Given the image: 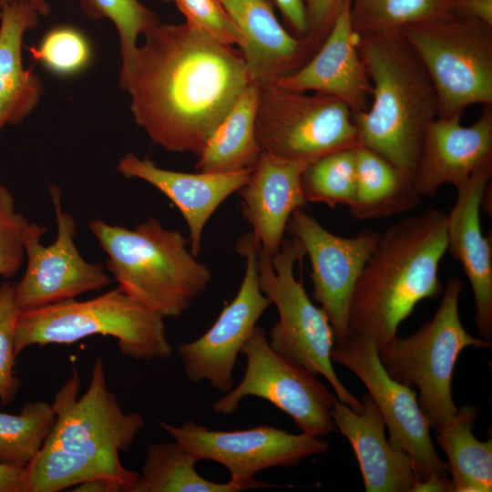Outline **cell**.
<instances>
[{"label": "cell", "mask_w": 492, "mask_h": 492, "mask_svg": "<svg viewBox=\"0 0 492 492\" xmlns=\"http://www.w3.org/2000/svg\"><path fill=\"white\" fill-rule=\"evenodd\" d=\"M143 36L118 83L134 120L164 149L199 157L253 82L247 64L233 46L187 21L159 23Z\"/></svg>", "instance_id": "1"}, {"label": "cell", "mask_w": 492, "mask_h": 492, "mask_svg": "<svg viewBox=\"0 0 492 492\" xmlns=\"http://www.w3.org/2000/svg\"><path fill=\"white\" fill-rule=\"evenodd\" d=\"M446 219L444 211L428 208L380 233L353 291L350 333L376 346L385 343L418 302L443 293L439 266L447 251Z\"/></svg>", "instance_id": "2"}, {"label": "cell", "mask_w": 492, "mask_h": 492, "mask_svg": "<svg viewBox=\"0 0 492 492\" xmlns=\"http://www.w3.org/2000/svg\"><path fill=\"white\" fill-rule=\"evenodd\" d=\"M372 103L354 115L359 146L413 179L425 130L438 116L435 88L402 32L360 36Z\"/></svg>", "instance_id": "3"}, {"label": "cell", "mask_w": 492, "mask_h": 492, "mask_svg": "<svg viewBox=\"0 0 492 492\" xmlns=\"http://www.w3.org/2000/svg\"><path fill=\"white\" fill-rule=\"evenodd\" d=\"M88 228L108 255L106 268L118 287L164 318L181 315L211 280L183 234L155 217L133 230L99 219Z\"/></svg>", "instance_id": "4"}, {"label": "cell", "mask_w": 492, "mask_h": 492, "mask_svg": "<svg viewBox=\"0 0 492 492\" xmlns=\"http://www.w3.org/2000/svg\"><path fill=\"white\" fill-rule=\"evenodd\" d=\"M164 319L117 287L86 301L20 311L15 354L31 345L70 344L100 334L116 338L120 353L134 360L167 359L173 349Z\"/></svg>", "instance_id": "5"}, {"label": "cell", "mask_w": 492, "mask_h": 492, "mask_svg": "<svg viewBox=\"0 0 492 492\" xmlns=\"http://www.w3.org/2000/svg\"><path fill=\"white\" fill-rule=\"evenodd\" d=\"M463 282L449 278L434 315L415 333L396 335L377 346L379 360L394 380L419 391L418 404L430 428L440 430L457 411L452 395L454 370L466 347L490 348L492 343L471 335L459 314Z\"/></svg>", "instance_id": "6"}, {"label": "cell", "mask_w": 492, "mask_h": 492, "mask_svg": "<svg viewBox=\"0 0 492 492\" xmlns=\"http://www.w3.org/2000/svg\"><path fill=\"white\" fill-rule=\"evenodd\" d=\"M304 256L300 244L292 238L284 239L272 257L259 245L260 289L275 304L279 313V321L269 332L270 346L311 373L322 374L338 400L360 412L361 400L347 390L333 367L331 353L334 340L329 319L321 307L312 302L302 282L295 278L294 265Z\"/></svg>", "instance_id": "7"}, {"label": "cell", "mask_w": 492, "mask_h": 492, "mask_svg": "<svg viewBox=\"0 0 492 492\" xmlns=\"http://www.w3.org/2000/svg\"><path fill=\"white\" fill-rule=\"evenodd\" d=\"M79 389L80 376L74 369L54 395L56 421L45 445L104 465L132 492L139 473L126 468L119 454L132 446L144 426L143 416L122 409L108 388L100 356L93 364L87 391L77 397Z\"/></svg>", "instance_id": "8"}, {"label": "cell", "mask_w": 492, "mask_h": 492, "mask_svg": "<svg viewBox=\"0 0 492 492\" xmlns=\"http://www.w3.org/2000/svg\"><path fill=\"white\" fill-rule=\"evenodd\" d=\"M402 34L435 88L438 116L492 106V26L462 13L407 26Z\"/></svg>", "instance_id": "9"}, {"label": "cell", "mask_w": 492, "mask_h": 492, "mask_svg": "<svg viewBox=\"0 0 492 492\" xmlns=\"http://www.w3.org/2000/svg\"><path fill=\"white\" fill-rule=\"evenodd\" d=\"M259 85L256 138L262 152L310 163L359 146L354 114L342 100L274 82Z\"/></svg>", "instance_id": "10"}, {"label": "cell", "mask_w": 492, "mask_h": 492, "mask_svg": "<svg viewBox=\"0 0 492 492\" xmlns=\"http://www.w3.org/2000/svg\"><path fill=\"white\" fill-rule=\"evenodd\" d=\"M331 358L351 370L367 388L385 422L389 443L412 461L417 480L414 492H451L447 464L435 449L416 393L389 376L379 360L377 346L350 333L344 344L333 346Z\"/></svg>", "instance_id": "11"}, {"label": "cell", "mask_w": 492, "mask_h": 492, "mask_svg": "<svg viewBox=\"0 0 492 492\" xmlns=\"http://www.w3.org/2000/svg\"><path fill=\"white\" fill-rule=\"evenodd\" d=\"M241 353L247 361L244 375L212 404L215 413L231 415L244 397L256 396L286 413L302 433L321 437L337 430L331 415L337 397L316 374L274 352L262 327H255Z\"/></svg>", "instance_id": "12"}, {"label": "cell", "mask_w": 492, "mask_h": 492, "mask_svg": "<svg viewBox=\"0 0 492 492\" xmlns=\"http://www.w3.org/2000/svg\"><path fill=\"white\" fill-rule=\"evenodd\" d=\"M173 439L188 447L199 460H211L225 466L231 481L243 490L266 488L270 485L254 478L264 469L291 467L307 456L323 454L329 443L304 433L291 434L271 425L220 431L194 421L175 426L159 420Z\"/></svg>", "instance_id": "13"}, {"label": "cell", "mask_w": 492, "mask_h": 492, "mask_svg": "<svg viewBox=\"0 0 492 492\" xmlns=\"http://www.w3.org/2000/svg\"><path fill=\"white\" fill-rule=\"evenodd\" d=\"M49 191L56 212L57 235L52 244L46 246L41 243L46 226L29 223L26 230L24 244L27 264L14 291L20 311L99 291L111 282L102 263L88 262L81 256L74 241L77 224L71 214L62 210L60 189L51 185Z\"/></svg>", "instance_id": "14"}, {"label": "cell", "mask_w": 492, "mask_h": 492, "mask_svg": "<svg viewBox=\"0 0 492 492\" xmlns=\"http://www.w3.org/2000/svg\"><path fill=\"white\" fill-rule=\"evenodd\" d=\"M259 241L251 232L238 239L235 249L245 259V272L234 299L226 304L212 326L198 339L179 344L189 381H208L224 394L233 388V369L238 354L272 304L259 285Z\"/></svg>", "instance_id": "15"}, {"label": "cell", "mask_w": 492, "mask_h": 492, "mask_svg": "<svg viewBox=\"0 0 492 492\" xmlns=\"http://www.w3.org/2000/svg\"><path fill=\"white\" fill-rule=\"evenodd\" d=\"M286 231L310 260L313 298L329 319L334 346L344 344L350 336L348 310L353 291L380 233L365 230L354 237H341L303 209L293 211Z\"/></svg>", "instance_id": "16"}, {"label": "cell", "mask_w": 492, "mask_h": 492, "mask_svg": "<svg viewBox=\"0 0 492 492\" xmlns=\"http://www.w3.org/2000/svg\"><path fill=\"white\" fill-rule=\"evenodd\" d=\"M461 116L437 117L425 130L413 176L421 197H435L445 184L456 187L492 163V106H484L470 126L461 124Z\"/></svg>", "instance_id": "17"}, {"label": "cell", "mask_w": 492, "mask_h": 492, "mask_svg": "<svg viewBox=\"0 0 492 492\" xmlns=\"http://www.w3.org/2000/svg\"><path fill=\"white\" fill-rule=\"evenodd\" d=\"M491 176L492 163L456 187V200L446 214V238L447 251L462 264L472 288L478 334L492 343L491 233H482L480 221L482 196Z\"/></svg>", "instance_id": "18"}, {"label": "cell", "mask_w": 492, "mask_h": 492, "mask_svg": "<svg viewBox=\"0 0 492 492\" xmlns=\"http://www.w3.org/2000/svg\"><path fill=\"white\" fill-rule=\"evenodd\" d=\"M359 39L351 23L350 0H345L311 58L297 71L274 83L291 90L333 96L345 103L354 115L365 111L372 84L359 54Z\"/></svg>", "instance_id": "19"}, {"label": "cell", "mask_w": 492, "mask_h": 492, "mask_svg": "<svg viewBox=\"0 0 492 492\" xmlns=\"http://www.w3.org/2000/svg\"><path fill=\"white\" fill-rule=\"evenodd\" d=\"M252 169L187 173L159 168L149 159H141L131 152L125 154L117 165L119 174L148 182L177 207L187 223L190 249L196 257L208 221L248 181Z\"/></svg>", "instance_id": "20"}, {"label": "cell", "mask_w": 492, "mask_h": 492, "mask_svg": "<svg viewBox=\"0 0 492 492\" xmlns=\"http://www.w3.org/2000/svg\"><path fill=\"white\" fill-rule=\"evenodd\" d=\"M308 164L261 152L248 181L238 190L251 233L270 257L280 250L293 211L307 205L301 177Z\"/></svg>", "instance_id": "21"}, {"label": "cell", "mask_w": 492, "mask_h": 492, "mask_svg": "<svg viewBox=\"0 0 492 492\" xmlns=\"http://www.w3.org/2000/svg\"><path fill=\"white\" fill-rule=\"evenodd\" d=\"M243 38L240 51L253 81L274 82L302 67L315 48L280 23L272 0H220Z\"/></svg>", "instance_id": "22"}, {"label": "cell", "mask_w": 492, "mask_h": 492, "mask_svg": "<svg viewBox=\"0 0 492 492\" xmlns=\"http://www.w3.org/2000/svg\"><path fill=\"white\" fill-rule=\"evenodd\" d=\"M356 412L337 398L331 409L336 428L350 443L366 492H414L417 482L409 456L394 447L385 436V422L365 394Z\"/></svg>", "instance_id": "23"}, {"label": "cell", "mask_w": 492, "mask_h": 492, "mask_svg": "<svg viewBox=\"0 0 492 492\" xmlns=\"http://www.w3.org/2000/svg\"><path fill=\"white\" fill-rule=\"evenodd\" d=\"M41 15L26 3H12L0 10V136L7 125L24 121L38 106L44 87L38 75L22 59L26 33L36 27Z\"/></svg>", "instance_id": "24"}, {"label": "cell", "mask_w": 492, "mask_h": 492, "mask_svg": "<svg viewBox=\"0 0 492 492\" xmlns=\"http://www.w3.org/2000/svg\"><path fill=\"white\" fill-rule=\"evenodd\" d=\"M356 189L348 207L360 220H380L416 208L422 197L413 179L375 152L357 146Z\"/></svg>", "instance_id": "25"}, {"label": "cell", "mask_w": 492, "mask_h": 492, "mask_svg": "<svg viewBox=\"0 0 492 492\" xmlns=\"http://www.w3.org/2000/svg\"><path fill=\"white\" fill-rule=\"evenodd\" d=\"M260 85L245 89L208 141L195 165L200 172H233L253 169L261 149L256 138Z\"/></svg>", "instance_id": "26"}, {"label": "cell", "mask_w": 492, "mask_h": 492, "mask_svg": "<svg viewBox=\"0 0 492 492\" xmlns=\"http://www.w3.org/2000/svg\"><path fill=\"white\" fill-rule=\"evenodd\" d=\"M478 409L457 407L454 416L436 434V440L447 457L451 492L492 490V439L478 440L473 428Z\"/></svg>", "instance_id": "27"}, {"label": "cell", "mask_w": 492, "mask_h": 492, "mask_svg": "<svg viewBox=\"0 0 492 492\" xmlns=\"http://www.w3.org/2000/svg\"><path fill=\"white\" fill-rule=\"evenodd\" d=\"M199 458L185 446L174 442L149 445L132 492H238L231 482L208 480L195 469Z\"/></svg>", "instance_id": "28"}, {"label": "cell", "mask_w": 492, "mask_h": 492, "mask_svg": "<svg viewBox=\"0 0 492 492\" xmlns=\"http://www.w3.org/2000/svg\"><path fill=\"white\" fill-rule=\"evenodd\" d=\"M458 14L456 0H350L351 23L359 36L401 32Z\"/></svg>", "instance_id": "29"}, {"label": "cell", "mask_w": 492, "mask_h": 492, "mask_svg": "<svg viewBox=\"0 0 492 492\" xmlns=\"http://www.w3.org/2000/svg\"><path fill=\"white\" fill-rule=\"evenodd\" d=\"M56 414L43 401L26 403L19 414L0 412V462L26 467L48 438Z\"/></svg>", "instance_id": "30"}, {"label": "cell", "mask_w": 492, "mask_h": 492, "mask_svg": "<svg viewBox=\"0 0 492 492\" xmlns=\"http://www.w3.org/2000/svg\"><path fill=\"white\" fill-rule=\"evenodd\" d=\"M25 469L26 492H57L99 477L125 485L104 465L46 445Z\"/></svg>", "instance_id": "31"}, {"label": "cell", "mask_w": 492, "mask_h": 492, "mask_svg": "<svg viewBox=\"0 0 492 492\" xmlns=\"http://www.w3.org/2000/svg\"><path fill=\"white\" fill-rule=\"evenodd\" d=\"M355 149L324 155L305 167L301 184L307 203H323L332 208L351 205L356 189Z\"/></svg>", "instance_id": "32"}, {"label": "cell", "mask_w": 492, "mask_h": 492, "mask_svg": "<svg viewBox=\"0 0 492 492\" xmlns=\"http://www.w3.org/2000/svg\"><path fill=\"white\" fill-rule=\"evenodd\" d=\"M83 13L92 20L108 19L119 39V81L128 76L138 48V39L159 23L157 15L138 0H79Z\"/></svg>", "instance_id": "33"}, {"label": "cell", "mask_w": 492, "mask_h": 492, "mask_svg": "<svg viewBox=\"0 0 492 492\" xmlns=\"http://www.w3.org/2000/svg\"><path fill=\"white\" fill-rule=\"evenodd\" d=\"M29 50L35 61L59 77H72L83 72L93 56L87 36L71 26L50 29Z\"/></svg>", "instance_id": "34"}, {"label": "cell", "mask_w": 492, "mask_h": 492, "mask_svg": "<svg viewBox=\"0 0 492 492\" xmlns=\"http://www.w3.org/2000/svg\"><path fill=\"white\" fill-rule=\"evenodd\" d=\"M15 285L5 282L0 285V400L3 405L13 401L21 386L15 374V343L20 310L15 301Z\"/></svg>", "instance_id": "35"}, {"label": "cell", "mask_w": 492, "mask_h": 492, "mask_svg": "<svg viewBox=\"0 0 492 492\" xmlns=\"http://www.w3.org/2000/svg\"><path fill=\"white\" fill-rule=\"evenodd\" d=\"M28 220L15 210L10 190L0 183V277L11 278L26 256L24 238Z\"/></svg>", "instance_id": "36"}, {"label": "cell", "mask_w": 492, "mask_h": 492, "mask_svg": "<svg viewBox=\"0 0 492 492\" xmlns=\"http://www.w3.org/2000/svg\"><path fill=\"white\" fill-rule=\"evenodd\" d=\"M188 23L217 40L241 48L243 38L220 0H172Z\"/></svg>", "instance_id": "37"}, {"label": "cell", "mask_w": 492, "mask_h": 492, "mask_svg": "<svg viewBox=\"0 0 492 492\" xmlns=\"http://www.w3.org/2000/svg\"><path fill=\"white\" fill-rule=\"evenodd\" d=\"M345 0H305L309 25L307 41L317 50L323 43Z\"/></svg>", "instance_id": "38"}, {"label": "cell", "mask_w": 492, "mask_h": 492, "mask_svg": "<svg viewBox=\"0 0 492 492\" xmlns=\"http://www.w3.org/2000/svg\"><path fill=\"white\" fill-rule=\"evenodd\" d=\"M294 32V36L307 40L309 25L305 0H272Z\"/></svg>", "instance_id": "39"}, {"label": "cell", "mask_w": 492, "mask_h": 492, "mask_svg": "<svg viewBox=\"0 0 492 492\" xmlns=\"http://www.w3.org/2000/svg\"><path fill=\"white\" fill-rule=\"evenodd\" d=\"M0 492H26L25 467L0 462Z\"/></svg>", "instance_id": "40"}, {"label": "cell", "mask_w": 492, "mask_h": 492, "mask_svg": "<svg viewBox=\"0 0 492 492\" xmlns=\"http://www.w3.org/2000/svg\"><path fill=\"white\" fill-rule=\"evenodd\" d=\"M70 491L75 492H127L125 485L108 477H99L88 480L74 487Z\"/></svg>", "instance_id": "41"}, {"label": "cell", "mask_w": 492, "mask_h": 492, "mask_svg": "<svg viewBox=\"0 0 492 492\" xmlns=\"http://www.w3.org/2000/svg\"><path fill=\"white\" fill-rule=\"evenodd\" d=\"M12 3H26L33 6L41 16H46L50 12L47 0H0V10L6 5Z\"/></svg>", "instance_id": "42"}, {"label": "cell", "mask_w": 492, "mask_h": 492, "mask_svg": "<svg viewBox=\"0 0 492 492\" xmlns=\"http://www.w3.org/2000/svg\"><path fill=\"white\" fill-rule=\"evenodd\" d=\"M456 4L458 5V4H460V3H462V2H464L466 0H456Z\"/></svg>", "instance_id": "43"}, {"label": "cell", "mask_w": 492, "mask_h": 492, "mask_svg": "<svg viewBox=\"0 0 492 492\" xmlns=\"http://www.w3.org/2000/svg\"><path fill=\"white\" fill-rule=\"evenodd\" d=\"M164 1H172V0H164Z\"/></svg>", "instance_id": "44"}]
</instances>
